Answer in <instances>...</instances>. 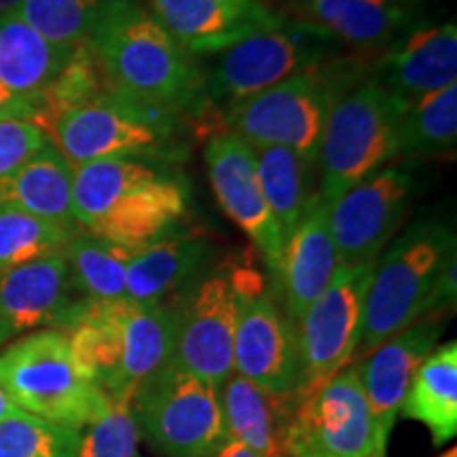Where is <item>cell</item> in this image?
Listing matches in <instances>:
<instances>
[{"label":"cell","mask_w":457,"mask_h":457,"mask_svg":"<svg viewBox=\"0 0 457 457\" xmlns=\"http://www.w3.org/2000/svg\"><path fill=\"white\" fill-rule=\"evenodd\" d=\"M295 11L303 21L360 51L386 47L409 24L404 0H312Z\"/></svg>","instance_id":"25"},{"label":"cell","mask_w":457,"mask_h":457,"mask_svg":"<svg viewBox=\"0 0 457 457\" xmlns=\"http://www.w3.org/2000/svg\"><path fill=\"white\" fill-rule=\"evenodd\" d=\"M87 45L123 98L171 117L202 106V71L140 0H102Z\"/></svg>","instance_id":"1"},{"label":"cell","mask_w":457,"mask_h":457,"mask_svg":"<svg viewBox=\"0 0 457 457\" xmlns=\"http://www.w3.org/2000/svg\"><path fill=\"white\" fill-rule=\"evenodd\" d=\"M148 4L188 55L220 54L288 21L265 0H148Z\"/></svg>","instance_id":"18"},{"label":"cell","mask_w":457,"mask_h":457,"mask_svg":"<svg viewBox=\"0 0 457 457\" xmlns=\"http://www.w3.org/2000/svg\"><path fill=\"white\" fill-rule=\"evenodd\" d=\"M290 453H295L296 457H322L318 453H313V451H307V449H301V447H295V449H288Z\"/></svg>","instance_id":"40"},{"label":"cell","mask_w":457,"mask_h":457,"mask_svg":"<svg viewBox=\"0 0 457 457\" xmlns=\"http://www.w3.org/2000/svg\"><path fill=\"white\" fill-rule=\"evenodd\" d=\"M83 430L26 411L0 421V457H79Z\"/></svg>","instance_id":"32"},{"label":"cell","mask_w":457,"mask_h":457,"mask_svg":"<svg viewBox=\"0 0 457 457\" xmlns=\"http://www.w3.org/2000/svg\"><path fill=\"white\" fill-rule=\"evenodd\" d=\"M339 262L328 228V205L312 199L293 236L286 239L271 290L290 322L299 324L307 307L322 295Z\"/></svg>","instance_id":"20"},{"label":"cell","mask_w":457,"mask_h":457,"mask_svg":"<svg viewBox=\"0 0 457 457\" xmlns=\"http://www.w3.org/2000/svg\"><path fill=\"white\" fill-rule=\"evenodd\" d=\"M204 162L220 208L256 245L273 278L284 239L262 195L254 146L233 131H222L208 140Z\"/></svg>","instance_id":"16"},{"label":"cell","mask_w":457,"mask_h":457,"mask_svg":"<svg viewBox=\"0 0 457 457\" xmlns=\"http://www.w3.org/2000/svg\"><path fill=\"white\" fill-rule=\"evenodd\" d=\"M72 236L55 222L0 202V273L60 253Z\"/></svg>","instance_id":"31"},{"label":"cell","mask_w":457,"mask_h":457,"mask_svg":"<svg viewBox=\"0 0 457 457\" xmlns=\"http://www.w3.org/2000/svg\"><path fill=\"white\" fill-rule=\"evenodd\" d=\"M21 4H24V0H0V20L17 15Z\"/></svg>","instance_id":"39"},{"label":"cell","mask_w":457,"mask_h":457,"mask_svg":"<svg viewBox=\"0 0 457 457\" xmlns=\"http://www.w3.org/2000/svg\"><path fill=\"white\" fill-rule=\"evenodd\" d=\"M0 390L26 413L85 430L111 398L91 384L72 356L64 330L43 328L0 352Z\"/></svg>","instance_id":"5"},{"label":"cell","mask_w":457,"mask_h":457,"mask_svg":"<svg viewBox=\"0 0 457 457\" xmlns=\"http://www.w3.org/2000/svg\"><path fill=\"white\" fill-rule=\"evenodd\" d=\"M441 457H457V449H455V447H451V449L447 451V453H443Z\"/></svg>","instance_id":"42"},{"label":"cell","mask_w":457,"mask_h":457,"mask_svg":"<svg viewBox=\"0 0 457 457\" xmlns=\"http://www.w3.org/2000/svg\"><path fill=\"white\" fill-rule=\"evenodd\" d=\"M307 3H312V0H293L295 7H299V4H307Z\"/></svg>","instance_id":"43"},{"label":"cell","mask_w":457,"mask_h":457,"mask_svg":"<svg viewBox=\"0 0 457 457\" xmlns=\"http://www.w3.org/2000/svg\"><path fill=\"white\" fill-rule=\"evenodd\" d=\"M413 182L407 170L390 165L328 205V228L339 265L377 262L409 212Z\"/></svg>","instance_id":"15"},{"label":"cell","mask_w":457,"mask_h":457,"mask_svg":"<svg viewBox=\"0 0 457 457\" xmlns=\"http://www.w3.org/2000/svg\"><path fill=\"white\" fill-rule=\"evenodd\" d=\"M214 457H261V455L254 453L253 449H248L245 445H242L239 441H233V438H228V441L225 443V447H222Z\"/></svg>","instance_id":"37"},{"label":"cell","mask_w":457,"mask_h":457,"mask_svg":"<svg viewBox=\"0 0 457 457\" xmlns=\"http://www.w3.org/2000/svg\"><path fill=\"white\" fill-rule=\"evenodd\" d=\"M330 37L320 28L290 24L267 30L220 51L205 83V98L231 106L273 85L324 64Z\"/></svg>","instance_id":"12"},{"label":"cell","mask_w":457,"mask_h":457,"mask_svg":"<svg viewBox=\"0 0 457 457\" xmlns=\"http://www.w3.org/2000/svg\"><path fill=\"white\" fill-rule=\"evenodd\" d=\"M254 153L262 195L286 244L316 197L312 193V170L316 163L284 146H254Z\"/></svg>","instance_id":"28"},{"label":"cell","mask_w":457,"mask_h":457,"mask_svg":"<svg viewBox=\"0 0 457 457\" xmlns=\"http://www.w3.org/2000/svg\"><path fill=\"white\" fill-rule=\"evenodd\" d=\"M74 168L60 148L47 140L20 168L0 180V202L13 204L34 216L77 233L72 212Z\"/></svg>","instance_id":"23"},{"label":"cell","mask_w":457,"mask_h":457,"mask_svg":"<svg viewBox=\"0 0 457 457\" xmlns=\"http://www.w3.org/2000/svg\"><path fill=\"white\" fill-rule=\"evenodd\" d=\"M62 254L68 262L74 290L85 301L108 303L125 299L128 265L136 253L108 244L81 228L68 239Z\"/></svg>","instance_id":"30"},{"label":"cell","mask_w":457,"mask_h":457,"mask_svg":"<svg viewBox=\"0 0 457 457\" xmlns=\"http://www.w3.org/2000/svg\"><path fill=\"white\" fill-rule=\"evenodd\" d=\"M47 140L49 136L30 121L0 123V180L20 168Z\"/></svg>","instance_id":"35"},{"label":"cell","mask_w":457,"mask_h":457,"mask_svg":"<svg viewBox=\"0 0 457 457\" xmlns=\"http://www.w3.org/2000/svg\"><path fill=\"white\" fill-rule=\"evenodd\" d=\"M233 284L237 303L233 373L276 396L295 394L299 384L295 324L259 273L236 271Z\"/></svg>","instance_id":"13"},{"label":"cell","mask_w":457,"mask_h":457,"mask_svg":"<svg viewBox=\"0 0 457 457\" xmlns=\"http://www.w3.org/2000/svg\"><path fill=\"white\" fill-rule=\"evenodd\" d=\"M273 457H296V455L290 453V451H278V453L273 455Z\"/></svg>","instance_id":"41"},{"label":"cell","mask_w":457,"mask_h":457,"mask_svg":"<svg viewBox=\"0 0 457 457\" xmlns=\"http://www.w3.org/2000/svg\"><path fill=\"white\" fill-rule=\"evenodd\" d=\"M74 49L47 41L17 15L4 17L0 20V85L37 104Z\"/></svg>","instance_id":"26"},{"label":"cell","mask_w":457,"mask_h":457,"mask_svg":"<svg viewBox=\"0 0 457 457\" xmlns=\"http://www.w3.org/2000/svg\"><path fill=\"white\" fill-rule=\"evenodd\" d=\"M457 83L424 96L400 119L394 159H436L455 151Z\"/></svg>","instance_id":"29"},{"label":"cell","mask_w":457,"mask_h":457,"mask_svg":"<svg viewBox=\"0 0 457 457\" xmlns=\"http://www.w3.org/2000/svg\"><path fill=\"white\" fill-rule=\"evenodd\" d=\"M443 330L445 316L421 318L360 358L356 364L370 413L375 417L377 432L386 445L390 441L400 407L413 384L417 369L436 347Z\"/></svg>","instance_id":"19"},{"label":"cell","mask_w":457,"mask_h":457,"mask_svg":"<svg viewBox=\"0 0 457 457\" xmlns=\"http://www.w3.org/2000/svg\"><path fill=\"white\" fill-rule=\"evenodd\" d=\"M400 413L420 421L434 445H447L457 434V343L434 347L417 369Z\"/></svg>","instance_id":"27"},{"label":"cell","mask_w":457,"mask_h":457,"mask_svg":"<svg viewBox=\"0 0 457 457\" xmlns=\"http://www.w3.org/2000/svg\"><path fill=\"white\" fill-rule=\"evenodd\" d=\"M407 108L373 81L343 91L337 98L318 155V197L324 204H335L384 163L394 162L398 125Z\"/></svg>","instance_id":"6"},{"label":"cell","mask_w":457,"mask_h":457,"mask_svg":"<svg viewBox=\"0 0 457 457\" xmlns=\"http://www.w3.org/2000/svg\"><path fill=\"white\" fill-rule=\"evenodd\" d=\"M66 335L81 373L119 404H129L174 353L170 305L85 301Z\"/></svg>","instance_id":"4"},{"label":"cell","mask_w":457,"mask_h":457,"mask_svg":"<svg viewBox=\"0 0 457 457\" xmlns=\"http://www.w3.org/2000/svg\"><path fill=\"white\" fill-rule=\"evenodd\" d=\"M85 299L74 290L64 254L0 273V350L34 330L72 327Z\"/></svg>","instance_id":"17"},{"label":"cell","mask_w":457,"mask_h":457,"mask_svg":"<svg viewBox=\"0 0 457 457\" xmlns=\"http://www.w3.org/2000/svg\"><path fill=\"white\" fill-rule=\"evenodd\" d=\"M185 210V187L138 159H98L74 168L77 225L129 253L168 236Z\"/></svg>","instance_id":"3"},{"label":"cell","mask_w":457,"mask_h":457,"mask_svg":"<svg viewBox=\"0 0 457 457\" xmlns=\"http://www.w3.org/2000/svg\"><path fill=\"white\" fill-rule=\"evenodd\" d=\"M140 432L128 404L112 403L85 428L79 457H138Z\"/></svg>","instance_id":"34"},{"label":"cell","mask_w":457,"mask_h":457,"mask_svg":"<svg viewBox=\"0 0 457 457\" xmlns=\"http://www.w3.org/2000/svg\"><path fill=\"white\" fill-rule=\"evenodd\" d=\"M455 270V233L443 222L421 220L392 239L375 262L356 356H367L417 320L453 310Z\"/></svg>","instance_id":"2"},{"label":"cell","mask_w":457,"mask_h":457,"mask_svg":"<svg viewBox=\"0 0 457 457\" xmlns=\"http://www.w3.org/2000/svg\"><path fill=\"white\" fill-rule=\"evenodd\" d=\"M373 83L411 106L457 83V28L453 21L413 30L377 64Z\"/></svg>","instance_id":"21"},{"label":"cell","mask_w":457,"mask_h":457,"mask_svg":"<svg viewBox=\"0 0 457 457\" xmlns=\"http://www.w3.org/2000/svg\"><path fill=\"white\" fill-rule=\"evenodd\" d=\"M341 94V74L320 64L227 106L228 131L253 146H284L318 163L330 108Z\"/></svg>","instance_id":"8"},{"label":"cell","mask_w":457,"mask_h":457,"mask_svg":"<svg viewBox=\"0 0 457 457\" xmlns=\"http://www.w3.org/2000/svg\"><path fill=\"white\" fill-rule=\"evenodd\" d=\"M176 296L179 301L170 305L174 316L171 362L220 390L233 375L237 313L233 273H199Z\"/></svg>","instance_id":"14"},{"label":"cell","mask_w":457,"mask_h":457,"mask_svg":"<svg viewBox=\"0 0 457 457\" xmlns=\"http://www.w3.org/2000/svg\"><path fill=\"white\" fill-rule=\"evenodd\" d=\"M373 270L375 262L339 265L322 295L303 313L295 327L299 353L296 392L322 384L356 356Z\"/></svg>","instance_id":"11"},{"label":"cell","mask_w":457,"mask_h":457,"mask_svg":"<svg viewBox=\"0 0 457 457\" xmlns=\"http://www.w3.org/2000/svg\"><path fill=\"white\" fill-rule=\"evenodd\" d=\"M102 0H24L17 17L43 38L77 47L87 41Z\"/></svg>","instance_id":"33"},{"label":"cell","mask_w":457,"mask_h":457,"mask_svg":"<svg viewBox=\"0 0 457 457\" xmlns=\"http://www.w3.org/2000/svg\"><path fill=\"white\" fill-rule=\"evenodd\" d=\"M322 457H386L356 364H347L307 392H295L284 447Z\"/></svg>","instance_id":"10"},{"label":"cell","mask_w":457,"mask_h":457,"mask_svg":"<svg viewBox=\"0 0 457 457\" xmlns=\"http://www.w3.org/2000/svg\"><path fill=\"white\" fill-rule=\"evenodd\" d=\"M138 432L165 457H214L228 434L219 390L168 362L129 400Z\"/></svg>","instance_id":"7"},{"label":"cell","mask_w":457,"mask_h":457,"mask_svg":"<svg viewBox=\"0 0 457 457\" xmlns=\"http://www.w3.org/2000/svg\"><path fill=\"white\" fill-rule=\"evenodd\" d=\"M176 117L140 106L108 87L55 119L47 136L72 168L98 159L162 155Z\"/></svg>","instance_id":"9"},{"label":"cell","mask_w":457,"mask_h":457,"mask_svg":"<svg viewBox=\"0 0 457 457\" xmlns=\"http://www.w3.org/2000/svg\"><path fill=\"white\" fill-rule=\"evenodd\" d=\"M208 242L195 236H165L131 256L125 278V301L165 305L185 286L205 271Z\"/></svg>","instance_id":"22"},{"label":"cell","mask_w":457,"mask_h":457,"mask_svg":"<svg viewBox=\"0 0 457 457\" xmlns=\"http://www.w3.org/2000/svg\"><path fill=\"white\" fill-rule=\"evenodd\" d=\"M3 121H37V108L21 96L0 85V123Z\"/></svg>","instance_id":"36"},{"label":"cell","mask_w":457,"mask_h":457,"mask_svg":"<svg viewBox=\"0 0 457 457\" xmlns=\"http://www.w3.org/2000/svg\"><path fill=\"white\" fill-rule=\"evenodd\" d=\"M17 413H21V409L17 407L13 400L7 396V394L0 390V421L9 420V417H13Z\"/></svg>","instance_id":"38"},{"label":"cell","mask_w":457,"mask_h":457,"mask_svg":"<svg viewBox=\"0 0 457 457\" xmlns=\"http://www.w3.org/2000/svg\"><path fill=\"white\" fill-rule=\"evenodd\" d=\"M219 400L228 438L261 457H273L282 451L295 409V394L276 396L233 373L220 386Z\"/></svg>","instance_id":"24"}]
</instances>
